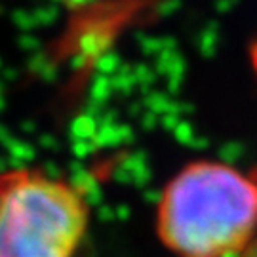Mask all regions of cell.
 <instances>
[{
    "label": "cell",
    "mask_w": 257,
    "mask_h": 257,
    "mask_svg": "<svg viewBox=\"0 0 257 257\" xmlns=\"http://www.w3.org/2000/svg\"><path fill=\"white\" fill-rule=\"evenodd\" d=\"M156 232L177 257H236L257 234V179L196 160L166 185Z\"/></svg>",
    "instance_id": "1"
},
{
    "label": "cell",
    "mask_w": 257,
    "mask_h": 257,
    "mask_svg": "<svg viewBox=\"0 0 257 257\" xmlns=\"http://www.w3.org/2000/svg\"><path fill=\"white\" fill-rule=\"evenodd\" d=\"M88 223L78 185L29 168L0 175V257H76Z\"/></svg>",
    "instance_id": "2"
},
{
    "label": "cell",
    "mask_w": 257,
    "mask_h": 257,
    "mask_svg": "<svg viewBox=\"0 0 257 257\" xmlns=\"http://www.w3.org/2000/svg\"><path fill=\"white\" fill-rule=\"evenodd\" d=\"M251 174L255 175V179H257V170L255 172H251ZM236 257H257V234H255V238L249 242V246L244 251H240Z\"/></svg>",
    "instance_id": "3"
}]
</instances>
